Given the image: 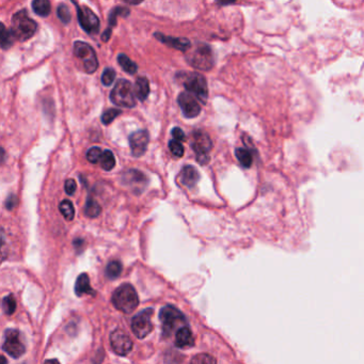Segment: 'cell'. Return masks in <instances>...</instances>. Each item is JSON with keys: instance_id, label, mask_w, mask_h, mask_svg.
<instances>
[{"instance_id": "obj_11", "label": "cell", "mask_w": 364, "mask_h": 364, "mask_svg": "<svg viewBox=\"0 0 364 364\" xmlns=\"http://www.w3.org/2000/svg\"><path fill=\"white\" fill-rule=\"evenodd\" d=\"M77 9V15L78 21L81 26V28L90 36H95L100 30V20L99 17L95 15L88 7H79L73 2Z\"/></svg>"}, {"instance_id": "obj_21", "label": "cell", "mask_w": 364, "mask_h": 364, "mask_svg": "<svg viewBox=\"0 0 364 364\" xmlns=\"http://www.w3.org/2000/svg\"><path fill=\"white\" fill-rule=\"evenodd\" d=\"M235 155H236V157H237L238 161L240 162V164L242 167L249 168L253 162L252 154H251V152L249 150L244 149V147H239V149H236Z\"/></svg>"}, {"instance_id": "obj_23", "label": "cell", "mask_w": 364, "mask_h": 364, "mask_svg": "<svg viewBox=\"0 0 364 364\" xmlns=\"http://www.w3.org/2000/svg\"><path fill=\"white\" fill-rule=\"evenodd\" d=\"M118 62L121 65V67H122L126 73L134 75L137 72V68H138L137 64L134 61H132V60L129 59L126 55H124V54L119 55L118 56Z\"/></svg>"}, {"instance_id": "obj_36", "label": "cell", "mask_w": 364, "mask_h": 364, "mask_svg": "<svg viewBox=\"0 0 364 364\" xmlns=\"http://www.w3.org/2000/svg\"><path fill=\"white\" fill-rule=\"evenodd\" d=\"M76 189H77V184H76L75 179L68 178V179L65 180L64 190H65V193H66L67 195H70V196L74 195L75 192H76Z\"/></svg>"}, {"instance_id": "obj_33", "label": "cell", "mask_w": 364, "mask_h": 364, "mask_svg": "<svg viewBox=\"0 0 364 364\" xmlns=\"http://www.w3.org/2000/svg\"><path fill=\"white\" fill-rule=\"evenodd\" d=\"M120 115H121V110H119V109H109V110H107L106 112H104V114H103L102 122L105 125H108Z\"/></svg>"}, {"instance_id": "obj_22", "label": "cell", "mask_w": 364, "mask_h": 364, "mask_svg": "<svg viewBox=\"0 0 364 364\" xmlns=\"http://www.w3.org/2000/svg\"><path fill=\"white\" fill-rule=\"evenodd\" d=\"M84 213L90 218H95L102 213V207L101 205L94 200V199L88 198V200L85 202L84 207Z\"/></svg>"}, {"instance_id": "obj_18", "label": "cell", "mask_w": 364, "mask_h": 364, "mask_svg": "<svg viewBox=\"0 0 364 364\" xmlns=\"http://www.w3.org/2000/svg\"><path fill=\"white\" fill-rule=\"evenodd\" d=\"M75 294L78 297H81L83 294L95 295V292L91 288L89 276L86 274H81L77 278L75 283Z\"/></svg>"}, {"instance_id": "obj_17", "label": "cell", "mask_w": 364, "mask_h": 364, "mask_svg": "<svg viewBox=\"0 0 364 364\" xmlns=\"http://www.w3.org/2000/svg\"><path fill=\"white\" fill-rule=\"evenodd\" d=\"M199 178H200V174L194 166H185L179 173L180 183L188 188L195 187Z\"/></svg>"}, {"instance_id": "obj_16", "label": "cell", "mask_w": 364, "mask_h": 364, "mask_svg": "<svg viewBox=\"0 0 364 364\" xmlns=\"http://www.w3.org/2000/svg\"><path fill=\"white\" fill-rule=\"evenodd\" d=\"M155 37H156V39L162 42L163 44H166L172 48H175L177 50L187 51L190 47H192L189 40H187L185 38H171V37H167V36H164V34H161L158 32L155 33Z\"/></svg>"}, {"instance_id": "obj_10", "label": "cell", "mask_w": 364, "mask_h": 364, "mask_svg": "<svg viewBox=\"0 0 364 364\" xmlns=\"http://www.w3.org/2000/svg\"><path fill=\"white\" fill-rule=\"evenodd\" d=\"M4 350L14 359L21 358L26 351L25 345L21 341V335L16 329H7L5 332V341L3 344Z\"/></svg>"}, {"instance_id": "obj_30", "label": "cell", "mask_w": 364, "mask_h": 364, "mask_svg": "<svg viewBox=\"0 0 364 364\" xmlns=\"http://www.w3.org/2000/svg\"><path fill=\"white\" fill-rule=\"evenodd\" d=\"M129 14V10L126 8L120 7V8H116L114 11H112L109 15V29L111 30V27H114L117 22V16L118 15H123V16H127Z\"/></svg>"}, {"instance_id": "obj_24", "label": "cell", "mask_w": 364, "mask_h": 364, "mask_svg": "<svg viewBox=\"0 0 364 364\" xmlns=\"http://www.w3.org/2000/svg\"><path fill=\"white\" fill-rule=\"evenodd\" d=\"M59 210L61 212L62 216L67 221H72L75 217L74 205L70 200H63L59 204Z\"/></svg>"}, {"instance_id": "obj_25", "label": "cell", "mask_w": 364, "mask_h": 364, "mask_svg": "<svg viewBox=\"0 0 364 364\" xmlns=\"http://www.w3.org/2000/svg\"><path fill=\"white\" fill-rule=\"evenodd\" d=\"M101 166L105 171H110L114 169L116 167V158L114 153L109 150L104 151L101 159Z\"/></svg>"}, {"instance_id": "obj_32", "label": "cell", "mask_w": 364, "mask_h": 364, "mask_svg": "<svg viewBox=\"0 0 364 364\" xmlns=\"http://www.w3.org/2000/svg\"><path fill=\"white\" fill-rule=\"evenodd\" d=\"M57 14H58L59 20L61 21L63 24H68L71 22V12L65 5H60L58 7Z\"/></svg>"}, {"instance_id": "obj_5", "label": "cell", "mask_w": 364, "mask_h": 364, "mask_svg": "<svg viewBox=\"0 0 364 364\" xmlns=\"http://www.w3.org/2000/svg\"><path fill=\"white\" fill-rule=\"evenodd\" d=\"M111 102L117 106L124 108H133L136 105V93L132 83L125 80H119L110 93Z\"/></svg>"}, {"instance_id": "obj_14", "label": "cell", "mask_w": 364, "mask_h": 364, "mask_svg": "<svg viewBox=\"0 0 364 364\" xmlns=\"http://www.w3.org/2000/svg\"><path fill=\"white\" fill-rule=\"evenodd\" d=\"M128 140L132 154L135 156V157H140V156H142L145 153L147 149V144H149L150 141V136L146 131L141 129V131H137L133 133L131 136H129Z\"/></svg>"}, {"instance_id": "obj_1", "label": "cell", "mask_w": 364, "mask_h": 364, "mask_svg": "<svg viewBox=\"0 0 364 364\" xmlns=\"http://www.w3.org/2000/svg\"><path fill=\"white\" fill-rule=\"evenodd\" d=\"M114 306L125 314H131L139 305L138 294L132 284L124 283L114 292L111 297Z\"/></svg>"}, {"instance_id": "obj_3", "label": "cell", "mask_w": 364, "mask_h": 364, "mask_svg": "<svg viewBox=\"0 0 364 364\" xmlns=\"http://www.w3.org/2000/svg\"><path fill=\"white\" fill-rule=\"evenodd\" d=\"M186 59L188 63L201 71H210L214 66V57L211 47L203 43L190 47L187 50Z\"/></svg>"}, {"instance_id": "obj_15", "label": "cell", "mask_w": 364, "mask_h": 364, "mask_svg": "<svg viewBox=\"0 0 364 364\" xmlns=\"http://www.w3.org/2000/svg\"><path fill=\"white\" fill-rule=\"evenodd\" d=\"M175 346L178 348H192L195 346L194 334L187 326L180 327L176 331Z\"/></svg>"}, {"instance_id": "obj_4", "label": "cell", "mask_w": 364, "mask_h": 364, "mask_svg": "<svg viewBox=\"0 0 364 364\" xmlns=\"http://www.w3.org/2000/svg\"><path fill=\"white\" fill-rule=\"evenodd\" d=\"M162 335L169 337L179 326H187V319L181 312L173 306H164L159 313Z\"/></svg>"}, {"instance_id": "obj_6", "label": "cell", "mask_w": 364, "mask_h": 364, "mask_svg": "<svg viewBox=\"0 0 364 364\" xmlns=\"http://www.w3.org/2000/svg\"><path fill=\"white\" fill-rule=\"evenodd\" d=\"M179 78H181V82H183L186 91L193 93L202 104L207 102L209 89H207L205 78L201 74L185 73L180 74Z\"/></svg>"}, {"instance_id": "obj_7", "label": "cell", "mask_w": 364, "mask_h": 364, "mask_svg": "<svg viewBox=\"0 0 364 364\" xmlns=\"http://www.w3.org/2000/svg\"><path fill=\"white\" fill-rule=\"evenodd\" d=\"M192 147L196 153L199 163L205 164L210 161V152L213 147V142L210 136L203 131H196L193 134Z\"/></svg>"}, {"instance_id": "obj_34", "label": "cell", "mask_w": 364, "mask_h": 364, "mask_svg": "<svg viewBox=\"0 0 364 364\" xmlns=\"http://www.w3.org/2000/svg\"><path fill=\"white\" fill-rule=\"evenodd\" d=\"M116 75L117 74H116L115 70H112V68H109V67L106 68L102 75V83L105 86L111 85V83L115 80Z\"/></svg>"}, {"instance_id": "obj_39", "label": "cell", "mask_w": 364, "mask_h": 364, "mask_svg": "<svg viewBox=\"0 0 364 364\" xmlns=\"http://www.w3.org/2000/svg\"><path fill=\"white\" fill-rule=\"evenodd\" d=\"M216 2H217V4H219L221 6H227V5L235 4L236 0H216Z\"/></svg>"}, {"instance_id": "obj_13", "label": "cell", "mask_w": 364, "mask_h": 364, "mask_svg": "<svg viewBox=\"0 0 364 364\" xmlns=\"http://www.w3.org/2000/svg\"><path fill=\"white\" fill-rule=\"evenodd\" d=\"M111 348L119 356H126L133 349V341L123 330L112 331L110 334Z\"/></svg>"}, {"instance_id": "obj_9", "label": "cell", "mask_w": 364, "mask_h": 364, "mask_svg": "<svg viewBox=\"0 0 364 364\" xmlns=\"http://www.w3.org/2000/svg\"><path fill=\"white\" fill-rule=\"evenodd\" d=\"M74 54L81 60L84 71L88 74H92L98 70L99 61L94 49L84 42L78 41L74 44Z\"/></svg>"}, {"instance_id": "obj_12", "label": "cell", "mask_w": 364, "mask_h": 364, "mask_svg": "<svg viewBox=\"0 0 364 364\" xmlns=\"http://www.w3.org/2000/svg\"><path fill=\"white\" fill-rule=\"evenodd\" d=\"M199 102L200 101H199L193 93L188 91L181 92L177 99V103L181 109V112H183V115L188 119H193L200 115L201 106Z\"/></svg>"}, {"instance_id": "obj_29", "label": "cell", "mask_w": 364, "mask_h": 364, "mask_svg": "<svg viewBox=\"0 0 364 364\" xmlns=\"http://www.w3.org/2000/svg\"><path fill=\"white\" fill-rule=\"evenodd\" d=\"M103 153L104 152L102 151L101 147H98V146L91 147V149L86 152V159H88V161L91 163L101 162Z\"/></svg>"}, {"instance_id": "obj_35", "label": "cell", "mask_w": 364, "mask_h": 364, "mask_svg": "<svg viewBox=\"0 0 364 364\" xmlns=\"http://www.w3.org/2000/svg\"><path fill=\"white\" fill-rule=\"evenodd\" d=\"M192 363H216V359L213 358L210 354H197L192 361Z\"/></svg>"}, {"instance_id": "obj_28", "label": "cell", "mask_w": 364, "mask_h": 364, "mask_svg": "<svg viewBox=\"0 0 364 364\" xmlns=\"http://www.w3.org/2000/svg\"><path fill=\"white\" fill-rule=\"evenodd\" d=\"M3 309L5 311V313L8 315H12L15 310H16V301L13 297V295H9V296H6L3 300Z\"/></svg>"}, {"instance_id": "obj_31", "label": "cell", "mask_w": 364, "mask_h": 364, "mask_svg": "<svg viewBox=\"0 0 364 364\" xmlns=\"http://www.w3.org/2000/svg\"><path fill=\"white\" fill-rule=\"evenodd\" d=\"M169 149L171 153L175 156V157H183L184 155V146L181 144V141L178 140H171L169 142Z\"/></svg>"}, {"instance_id": "obj_26", "label": "cell", "mask_w": 364, "mask_h": 364, "mask_svg": "<svg viewBox=\"0 0 364 364\" xmlns=\"http://www.w3.org/2000/svg\"><path fill=\"white\" fill-rule=\"evenodd\" d=\"M0 36H2V47H3V49L6 50V49L10 48L13 45L14 40H15L14 34H13L12 30H8L4 24L2 25V34H0Z\"/></svg>"}, {"instance_id": "obj_8", "label": "cell", "mask_w": 364, "mask_h": 364, "mask_svg": "<svg viewBox=\"0 0 364 364\" xmlns=\"http://www.w3.org/2000/svg\"><path fill=\"white\" fill-rule=\"evenodd\" d=\"M153 314H154V310L152 308H149L142 310L133 317L132 330L138 339L142 340L153 331L154 329V325L152 323Z\"/></svg>"}, {"instance_id": "obj_40", "label": "cell", "mask_w": 364, "mask_h": 364, "mask_svg": "<svg viewBox=\"0 0 364 364\" xmlns=\"http://www.w3.org/2000/svg\"><path fill=\"white\" fill-rule=\"evenodd\" d=\"M124 2L129 5H139L143 2V0H124Z\"/></svg>"}, {"instance_id": "obj_38", "label": "cell", "mask_w": 364, "mask_h": 364, "mask_svg": "<svg viewBox=\"0 0 364 364\" xmlns=\"http://www.w3.org/2000/svg\"><path fill=\"white\" fill-rule=\"evenodd\" d=\"M16 204H17V198H16V196H15V195H10V196H9L8 199H7V202H6L7 210L12 211V210L14 209V207L16 206Z\"/></svg>"}, {"instance_id": "obj_20", "label": "cell", "mask_w": 364, "mask_h": 364, "mask_svg": "<svg viewBox=\"0 0 364 364\" xmlns=\"http://www.w3.org/2000/svg\"><path fill=\"white\" fill-rule=\"evenodd\" d=\"M32 9L41 17H47L50 13L51 7L49 0H33Z\"/></svg>"}, {"instance_id": "obj_2", "label": "cell", "mask_w": 364, "mask_h": 364, "mask_svg": "<svg viewBox=\"0 0 364 364\" xmlns=\"http://www.w3.org/2000/svg\"><path fill=\"white\" fill-rule=\"evenodd\" d=\"M37 23L29 16L26 10L17 12L12 17L11 30L16 40L25 42L31 39L37 31Z\"/></svg>"}, {"instance_id": "obj_27", "label": "cell", "mask_w": 364, "mask_h": 364, "mask_svg": "<svg viewBox=\"0 0 364 364\" xmlns=\"http://www.w3.org/2000/svg\"><path fill=\"white\" fill-rule=\"evenodd\" d=\"M122 272V264L119 261H112L106 268V275L110 279H117Z\"/></svg>"}, {"instance_id": "obj_19", "label": "cell", "mask_w": 364, "mask_h": 364, "mask_svg": "<svg viewBox=\"0 0 364 364\" xmlns=\"http://www.w3.org/2000/svg\"><path fill=\"white\" fill-rule=\"evenodd\" d=\"M135 93L137 99L140 102H144L150 94V82L145 77H139L136 80Z\"/></svg>"}, {"instance_id": "obj_37", "label": "cell", "mask_w": 364, "mask_h": 364, "mask_svg": "<svg viewBox=\"0 0 364 364\" xmlns=\"http://www.w3.org/2000/svg\"><path fill=\"white\" fill-rule=\"evenodd\" d=\"M171 134H172L173 138H174L175 140H178V141H184V140L186 139L185 133H184L183 131H181L180 128H178V127H174V128H173Z\"/></svg>"}]
</instances>
